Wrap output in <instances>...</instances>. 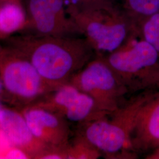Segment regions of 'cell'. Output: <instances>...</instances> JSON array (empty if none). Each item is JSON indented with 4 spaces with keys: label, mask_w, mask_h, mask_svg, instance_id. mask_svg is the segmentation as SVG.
<instances>
[{
    "label": "cell",
    "mask_w": 159,
    "mask_h": 159,
    "mask_svg": "<svg viewBox=\"0 0 159 159\" xmlns=\"http://www.w3.org/2000/svg\"><path fill=\"white\" fill-rule=\"evenodd\" d=\"M3 41L27 58L53 90L69 83L96 56L85 38L26 35Z\"/></svg>",
    "instance_id": "1"
},
{
    "label": "cell",
    "mask_w": 159,
    "mask_h": 159,
    "mask_svg": "<svg viewBox=\"0 0 159 159\" xmlns=\"http://www.w3.org/2000/svg\"><path fill=\"white\" fill-rule=\"evenodd\" d=\"M66 11L97 54L112 52L132 34H138L134 24L119 7L80 9L67 6Z\"/></svg>",
    "instance_id": "2"
},
{
    "label": "cell",
    "mask_w": 159,
    "mask_h": 159,
    "mask_svg": "<svg viewBox=\"0 0 159 159\" xmlns=\"http://www.w3.org/2000/svg\"><path fill=\"white\" fill-rule=\"evenodd\" d=\"M153 91H148L136 97L125 105L102 119L81 124L79 134L97 148L108 158L119 153L130 150V138L138 114ZM131 152V151H130Z\"/></svg>",
    "instance_id": "3"
},
{
    "label": "cell",
    "mask_w": 159,
    "mask_h": 159,
    "mask_svg": "<svg viewBox=\"0 0 159 159\" xmlns=\"http://www.w3.org/2000/svg\"><path fill=\"white\" fill-rule=\"evenodd\" d=\"M0 79L12 104L23 107L37 102L53 91L27 58L1 43Z\"/></svg>",
    "instance_id": "4"
},
{
    "label": "cell",
    "mask_w": 159,
    "mask_h": 159,
    "mask_svg": "<svg viewBox=\"0 0 159 159\" xmlns=\"http://www.w3.org/2000/svg\"><path fill=\"white\" fill-rule=\"evenodd\" d=\"M133 34L116 50L104 56L106 61L129 92L147 89L148 81L159 67V54L146 40Z\"/></svg>",
    "instance_id": "5"
},
{
    "label": "cell",
    "mask_w": 159,
    "mask_h": 159,
    "mask_svg": "<svg viewBox=\"0 0 159 159\" xmlns=\"http://www.w3.org/2000/svg\"><path fill=\"white\" fill-rule=\"evenodd\" d=\"M69 83L91 97L100 108L108 114L119 108L122 99L129 93L100 54H96Z\"/></svg>",
    "instance_id": "6"
},
{
    "label": "cell",
    "mask_w": 159,
    "mask_h": 159,
    "mask_svg": "<svg viewBox=\"0 0 159 159\" xmlns=\"http://www.w3.org/2000/svg\"><path fill=\"white\" fill-rule=\"evenodd\" d=\"M34 104L80 125L109 114L100 108L91 97L69 83L47 94Z\"/></svg>",
    "instance_id": "7"
},
{
    "label": "cell",
    "mask_w": 159,
    "mask_h": 159,
    "mask_svg": "<svg viewBox=\"0 0 159 159\" xmlns=\"http://www.w3.org/2000/svg\"><path fill=\"white\" fill-rule=\"evenodd\" d=\"M28 29L34 35L75 37L81 35L66 11L65 0H27Z\"/></svg>",
    "instance_id": "8"
},
{
    "label": "cell",
    "mask_w": 159,
    "mask_h": 159,
    "mask_svg": "<svg viewBox=\"0 0 159 159\" xmlns=\"http://www.w3.org/2000/svg\"><path fill=\"white\" fill-rule=\"evenodd\" d=\"M21 111L34 136L53 146L68 145L70 130L67 120L35 104L24 106Z\"/></svg>",
    "instance_id": "9"
},
{
    "label": "cell",
    "mask_w": 159,
    "mask_h": 159,
    "mask_svg": "<svg viewBox=\"0 0 159 159\" xmlns=\"http://www.w3.org/2000/svg\"><path fill=\"white\" fill-rule=\"evenodd\" d=\"M159 146V91L153 92L140 110L131 136L130 150L150 153Z\"/></svg>",
    "instance_id": "10"
},
{
    "label": "cell",
    "mask_w": 159,
    "mask_h": 159,
    "mask_svg": "<svg viewBox=\"0 0 159 159\" xmlns=\"http://www.w3.org/2000/svg\"><path fill=\"white\" fill-rule=\"evenodd\" d=\"M0 130L12 146L21 148L31 159H40L50 146L41 142L30 130L21 110L14 108H1Z\"/></svg>",
    "instance_id": "11"
},
{
    "label": "cell",
    "mask_w": 159,
    "mask_h": 159,
    "mask_svg": "<svg viewBox=\"0 0 159 159\" xmlns=\"http://www.w3.org/2000/svg\"><path fill=\"white\" fill-rule=\"evenodd\" d=\"M29 19L21 2H0V41L27 29Z\"/></svg>",
    "instance_id": "12"
},
{
    "label": "cell",
    "mask_w": 159,
    "mask_h": 159,
    "mask_svg": "<svg viewBox=\"0 0 159 159\" xmlns=\"http://www.w3.org/2000/svg\"><path fill=\"white\" fill-rule=\"evenodd\" d=\"M135 25L137 30L148 17L159 12V0H111Z\"/></svg>",
    "instance_id": "13"
},
{
    "label": "cell",
    "mask_w": 159,
    "mask_h": 159,
    "mask_svg": "<svg viewBox=\"0 0 159 159\" xmlns=\"http://www.w3.org/2000/svg\"><path fill=\"white\" fill-rule=\"evenodd\" d=\"M102 154L85 137L77 133L67 148V159H97Z\"/></svg>",
    "instance_id": "14"
},
{
    "label": "cell",
    "mask_w": 159,
    "mask_h": 159,
    "mask_svg": "<svg viewBox=\"0 0 159 159\" xmlns=\"http://www.w3.org/2000/svg\"><path fill=\"white\" fill-rule=\"evenodd\" d=\"M140 38L146 40L159 54V12L148 17L138 27Z\"/></svg>",
    "instance_id": "15"
},
{
    "label": "cell",
    "mask_w": 159,
    "mask_h": 159,
    "mask_svg": "<svg viewBox=\"0 0 159 159\" xmlns=\"http://www.w3.org/2000/svg\"><path fill=\"white\" fill-rule=\"evenodd\" d=\"M67 6H74L80 9L105 8L112 9L118 7L111 0H65Z\"/></svg>",
    "instance_id": "16"
},
{
    "label": "cell",
    "mask_w": 159,
    "mask_h": 159,
    "mask_svg": "<svg viewBox=\"0 0 159 159\" xmlns=\"http://www.w3.org/2000/svg\"><path fill=\"white\" fill-rule=\"evenodd\" d=\"M4 159H31L28 153L21 148L12 146L6 152Z\"/></svg>",
    "instance_id": "17"
},
{
    "label": "cell",
    "mask_w": 159,
    "mask_h": 159,
    "mask_svg": "<svg viewBox=\"0 0 159 159\" xmlns=\"http://www.w3.org/2000/svg\"><path fill=\"white\" fill-rule=\"evenodd\" d=\"M159 87V67L148 80L147 89H152Z\"/></svg>",
    "instance_id": "18"
},
{
    "label": "cell",
    "mask_w": 159,
    "mask_h": 159,
    "mask_svg": "<svg viewBox=\"0 0 159 159\" xmlns=\"http://www.w3.org/2000/svg\"><path fill=\"white\" fill-rule=\"evenodd\" d=\"M1 101H3V102H10V103L12 104L11 99L10 97L9 96V95L8 94L7 92L6 91L4 86L3 85L2 81L0 79V102Z\"/></svg>",
    "instance_id": "19"
},
{
    "label": "cell",
    "mask_w": 159,
    "mask_h": 159,
    "mask_svg": "<svg viewBox=\"0 0 159 159\" xmlns=\"http://www.w3.org/2000/svg\"><path fill=\"white\" fill-rule=\"evenodd\" d=\"M146 158L148 159H159V146L148 153Z\"/></svg>",
    "instance_id": "20"
},
{
    "label": "cell",
    "mask_w": 159,
    "mask_h": 159,
    "mask_svg": "<svg viewBox=\"0 0 159 159\" xmlns=\"http://www.w3.org/2000/svg\"><path fill=\"white\" fill-rule=\"evenodd\" d=\"M22 2V0H0V2Z\"/></svg>",
    "instance_id": "21"
},
{
    "label": "cell",
    "mask_w": 159,
    "mask_h": 159,
    "mask_svg": "<svg viewBox=\"0 0 159 159\" xmlns=\"http://www.w3.org/2000/svg\"><path fill=\"white\" fill-rule=\"evenodd\" d=\"M1 108H2V107H1V106H0V111H1Z\"/></svg>",
    "instance_id": "22"
}]
</instances>
